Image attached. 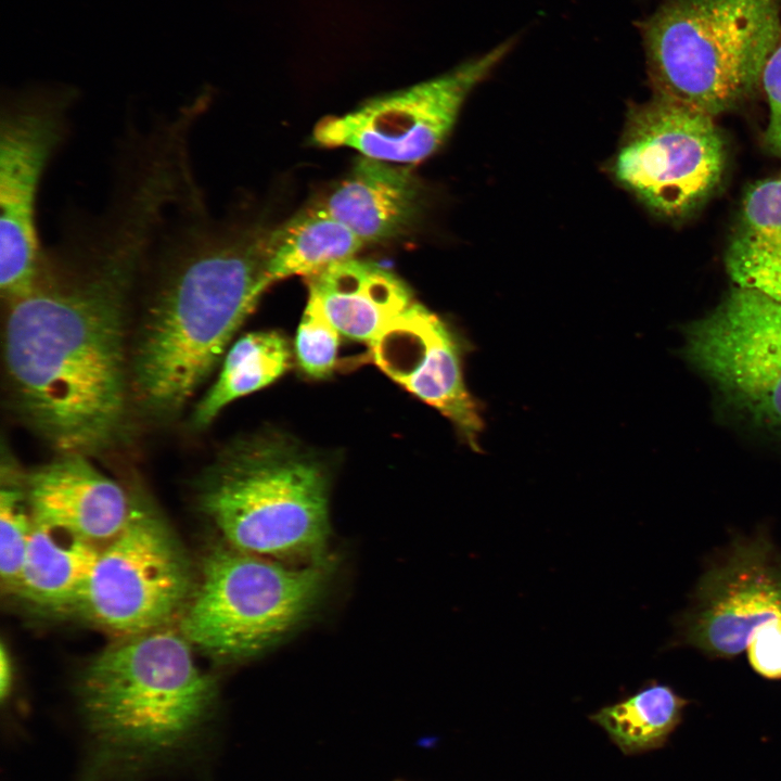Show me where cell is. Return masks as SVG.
Wrapping results in <instances>:
<instances>
[{
	"label": "cell",
	"instance_id": "1",
	"mask_svg": "<svg viewBox=\"0 0 781 781\" xmlns=\"http://www.w3.org/2000/svg\"><path fill=\"white\" fill-rule=\"evenodd\" d=\"M137 277L44 260L7 302L4 360L21 412L62 454L110 447L126 413L125 309Z\"/></svg>",
	"mask_w": 781,
	"mask_h": 781
},
{
	"label": "cell",
	"instance_id": "2",
	"mask_svg": "<svg viewBox=\"0 0 781 781\" xmlns=\"http://www.w3.org/2000/svg\"><path fill=\"white\" fill-rule=\"evenodd\" d=\"M146 265L157 283L135 356V383L149 409L172 413L208 377L273 283L265 232L218 225L203 196L187 199L162 226Z\"/></svg>",
	"mask_w": 781,
	"mask_h": 781
},
{
	"label": "cell",
	"instance_id": "3",
	"mask_svg": "<svg viewBox=\"0 0 781 781\" xmlns=\"http://www.w3.org/2000/svg\"><path fill=\"white\" fill-rule=\"evenodd\" d=\"M178 629L121 637L84 670L78 697L92 743L89 774L131 773L181 752L207 722L214 679Z\"/></svg>",
	"mask_w": 781,
	"mask_h": 781
},
{
	"label": "cell",
	"instance_id": "4",
	"mask_svg": "<svg viewBox=\"0 0 781 781\" xmlns=\"http://www.w3.org/2000/svg\"><path fill=\"white\" fill-rule=\"evenodd\" d=\"M199 495L202 512L234 549L290 563L330 555L327 470L284 436L233 445L207 471Z\"/></svg>",
	"mask_w": 781,
	"mask_h": 781
},
{
	"label": "cell",
	"instance_id": "5",
	"mask_svg": "<svg viewBox=\"0 0 781 781\" xmlns=\"http://www.w3.org/2000/svg\"><path fill=\"white\" fill-rule=\"evenodd\" d=\"M638 28L654 93L717 116L760 87L781 0H663Z\"/></svg>",
	"mask_w": 781,
	"mask_h": 781
},
{
	"label": "cell",
	"instance_id": "6",
	"mask_svg": "<svg viewBox=\"0 0 781 781\" xmlns=\"http://www.w3.org/2000/svg\"><path fill=\"white\" fill-rule=\"evenodd\" d=\"M333 566L329 555L290 563L221 541L202 561L200 582L180 616L179 630L193 648L216 660L255 656L311 614Z\"/></svg>",
	"mask_w": 781,
	"mask_h": 781
},
{
	"label": "cell",
	"instance_id": "7",
	"mask_svg": "<svg viewBox=\"0 0 781 781\" xmlns=\"http://www.w3.org/2000/svg\"><path fill=\"white\" fill-rule=\"evenodd\" d=\"M715 117L653 93L628 112L613 175L655 215L671 221L692 216L719 189L727 168Z\"/></svg>",
	"mask_w": 781,
	"mask_h": 781
},
{
	"label": "cell",
	"instance_id": "8",
	"mask_svg": "<svg viewBox=\"0 0 781 781\" xmlns=\"http://www.w3.org/2000/svg\"><path fill=\"white\" fill-rule=\"evenodd\" d=\"M78 89L39 84L9 91L0 110V290L7 302L28 293L42 247L37 201L47 167L68 132Z\"/></svg>",
	"mask_w": 781,
	"mask_h": 781
},
{
	"label": "cell",
	"instance_id": "9",
	"mask_svg": "<svg viewBox=\"0 0 781 781\" xmlns=\"http://www.w3.org/2000/svg\"><path fill=\"white\" fill-rule=\"evenodd\" d=\"M683 332V356L721 402L781 437V303L734 285Z\"/></svg>",
	"mask_w": 781,
	"mask_h": 781
},
{
	"label": "cell",
	"instance_id": "10",
	"mask_svg": "<svg viewBox=\"0 0 781 781\" xmlns=\"http://www.w3.org/2000/svg\"><path fill=\"white\" fill-rule=\"evenodd\" d=\"M195 584L172 530L138 502L124 528L100 549L78 609L121 637L167 627L185 609Z\"/></svg>",
	"mask_w": 781,
	"mask_h": 781
},
{
	"label": "cell",
	"instance_id": "11",
	"mask_svg": "<svg viewBox=\"0 0 781 781\" xmlns=\"http://www.w3.org/2000/svg\"><path fill=\"white\" fill-rule=\"evenodd\" d=\"M514 43L510 38L440 76L371 98L345 115L328 116L316 125L313 142L351 148L383 162L418 164L441 146L466 97Z\"/></svg>",
	"mask_w": 781,
	"mask_h": 781
},
{
	"label": "cell",
	"instance_id": "12",
	"mask_svg": "<svg viewBox=\"0 0 781 781\" xmlns=\"http://www.w3.org/2000/svg\"><path fill=\"white\" fill-rule=\"evenodd\" d=\"M687 636L712 655L746 651L758 675L781 679V555L770 543H739L704 575Z\"/></svg>",
	"mask_w": 781,
	"mask_h": 781
},
{
	"label": "cell",
	"instance_id": "13",
	"mask_svg": "<svg viewBox=\"0 0 781 781\" xmlns=\"http://www.w3.org/2000/svg\"><path fill=\"white\" fill-rule=\"evenodd\" d=\"M470 343L435 312L414 302L371 343L375 364L438 410L473 451L481 452L482 408L469 392L463 359Z\"/></svg>",
	"mask_w": 781,
	"mask_h": 781
},
{
	"label": "cell",
	"instance_id": "14",
	"mask_svg": "<svg viewBox=\"0 0 781 781\" xmlns=\"http://www.w3.org/2000/svg\"><path fill=\"white\" fill-rule=\"evenodd\" d=\"M35 522L107 542L126 525L140 500L93 466L87 456L61 454L24 477Z\"/></svg>",
	"mask_w": 781,
	"mask_h": 781
},
{
	"label": "cell",
	"instance_id": "15",
	"mask_svg": "<svg viewBox=\"0 0 781 781\" xmlns=\"http://www.w3.org/2000/svg\"><path fill=\"white\" fill-rule=\"evenodd\" d=\"M308 295L322 306L337 331L371 343L414 302L410 287L374 261L350 258L306 277Z\"/></svg>",
	"mask_w": 781,
	"mask_h": 781
},
{
	"label": "cell",
	"instance_id": "16",
	"mask_svg": "<svg viewBox=\"0 0 781 781\" xmlns=\"http://www.w3.org/2000/svg\"><path fill=\"white\" fill-rule=\"evenodd\" d=\"M421 201V184L409 166L361 156L321 205L364 243H373L405 232Z\"/></svg>",
	"mask_w": 781,
	"mask_h": 781
},
{
	"label": "cell",
	"instance_id": "17",
	"mask_svg": "<svg viewBox=\"0 0 781 781\" xmlns=\"http://www.w3.org/2000/svg\"><path fill=\"white\" fill-rule=\"evenodd\" d=\"M725 267L735 286L781 303V171L755 182L743 195Z\"/></svg>",
	"mask_w": 781,
	"mask_h": 781
},
{
	"label": "cell",
	"instance_id": "18",
	"mask_svg": "<svg viewBox=\"0 0 781 781\" xmlns=\"http://www.w3.org/2000/svg\"><path fill=\"white\" fill-rule=\"evenodd\" d=\"M99 552L71 530L34 521L15 592L41 609H78Z\"/></svg>",
	"mask_w": 781,
	"mask_h": 781
},
{
	"label": "cell",
	"instance_id": "19",
	"mask_svg": "<svg viewBox=\"0 0 781 781\" xmlns=\"http://www.w3.org/2000/svg\"><path fill=\"white\" fill-rule=\"evenodd\" d=\"M363 244L321 204L316 205L265 233L268 273L272 282L292 276L306 278L335 263L355 258Z\"/></svg>",
	"mask_w": 781,
	"mask_h": 781
},
{
	"label": "cell",
	"instance_id": "20",
	"mask_svg": "<svg viewBox=\"0 0 781 781\" xmlns=\"http://www.w3.org/2000/svg\"><path fill=\"white\" fill-rule=\"evenodd\" d=\"M291 362L290 344L279 332L245 334L229 349L217 381L195 407L193 425H209L230 402L279 379Z\"/></svg>",
	"mask_w": 781,
	"mask_h": 781
},
{
	"label": "cell",
	"instance_id": "21",
	"mask_svg": "<svg viewBox=\"0 0 781 781\" xmlns=\"http://www.w3.org/2000/svg\"><path fill=\"white\" fill-rule=\"evenodd\" d=\"M687 701L669 686L651 683L591 716L625 754L661 747L680 724Z\"/></svg>",
	"mask_w": 781,
	"mask_h": 781
},
{
	"label": "cell",
	"instance_id": "22",
	"mask_svg": "<svg viewBox=\"0 0 781 781\" xmlns=\"http://www.w3.org/2000/svg\"><path fill=\"white\" fill-rule=\"evenodd\" d=\"M0 492V576L2 586L16 591L34 520L27 502L24 478L13 479L8 470Z\"/></svg>",
	"mask_w": 781,
	"mask_h": 781
},
{
	"label": "cell",
	"instance_id": "23",
	"mask_svg": "<svg viewBox=\"0 0 781 781\" xmlns=\"http://www.w3.org/2000/svg\"><path fill=\"white\" fill-rule=\"evenodd\" d=\"M340 332L330 321L320 303L308 295L295 338L297 363L313 379L329 376L335 364Z\"/></svg>",
	"mask_w": 781,
	"mask_h": 781
},
{
	"label": "cell",
	"instance_id": "24",
	"mask_svg": "<svg viewBox=\"0 0 781 781\" xmlns=\"http://www.w3.org/2000/svg\"><path fill=\"white\" fill-rule=\"evenodd\" d=\"M760 87L768 105L765 143L781 155V35L764 68Z\"/></svg>",
	"mask_w": 781,
	"mask_h": 781
},
{
	"label": "cell",
	"instance_id": "25",
	"mask_svg": "<svg viewBox=\"0 0 781 781\" xmlns=\"http://www.w3.org/2000/svg\"><path fill=\"white\" fill-rule=\"evenodd\" d=\"M0 654V694L3 699L11 687L12 667L9 653L7 652L4 645L1 646Z\"/></svg>",
	"mask_w": 781,
	"mask_h": 781
}]
</instances>
